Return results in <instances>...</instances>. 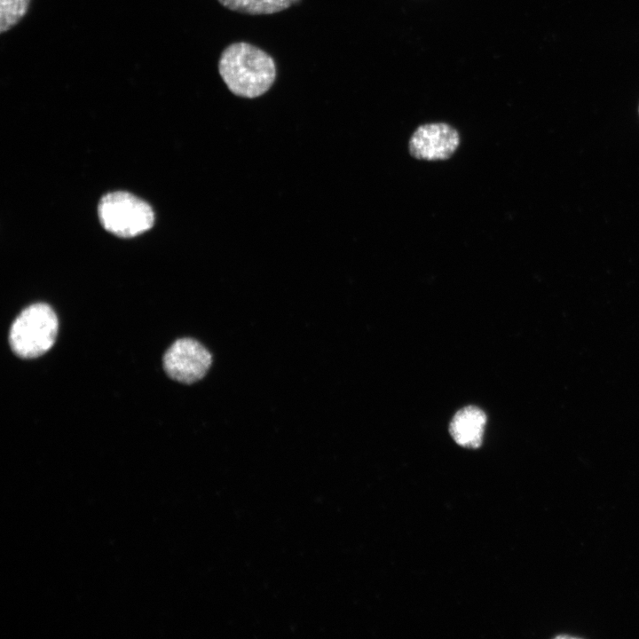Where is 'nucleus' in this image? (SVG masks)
<instances>
[{
    "instance_id": "423d86ee",
    "label": "nucleus",
    "mask_w": 639,
    "mask_h": 639,
    "mask_svg": "<svg viewBox=\"0 0 639 639\" xmlns=\"http://www.w3.org/2000/svg\"><path fill=\"white\" fill-rule=\"evenodd\" d=\"M486 423L485 412L476 406H467L454 415L449 431L454 440L467 448L481 446Z\"/></svg>"
},
{
    "instance_id": "f257e3e1",
    "label": "nucleus",
    "mask_w": 639,
    "mask_h": 639,
    "mask_svg": "<svg viewBox=\"0 0 639 639\" xmlns=\"http://www.w3.org/2000/svg\"><path fill=\"white\" fill-rule=\"evenodd\" d=\"M218 71L231 92L248 99L264 94L276 79L272 57L245 42L233 43L223 51Z\"/></svg>"
},
{
    "instance_id": "0eeeda50",
    "label": "nucleus",
    "mask_w": 639,
    "mask_h": 639,
    "mask_svg": "<svg viewBox=\"0 0 639 639\" xmlns=\"http://www.w3.org/2000/svg\"><path fill=\"white\" fill-rule=\"evenodd\" d=\"M299 0H218L229 10L252 14H272L288 9Z\"/></svg>"
},
{
    "instance_id": "6e6552de",
    "label": "nucleus",
    "mask_w": 639,
    "mask_h": 639,
    "mask_svg": "<svg viewBox=\"0 0 639 639\" xmlns=\"http://www.w3.org/2000/svg\"><path fill=\"white\" fill-rule=\"evenodd\" d=\"M30 0H0V30L5 32L27 13Z\"/></svg>"
},
{
    "instance_id": "7ed1b4c3",
    "label": "nucleus",
    "mask_w": 639,
    "mask_h": 639,
    "mask_svg": "<svg viewBox=\"0 0 639 639\" xmlns=\"http://www.w3.org/2000/svg\"><path fill=\"white\" fill-rule=\"evenodd\" d=\"M99 217L111 233L130 238L149 230L154 221L152 208L137 196L114 192L103 196L99 204Z\"/></svg>"
},
{
    "instance_id": "1a4fd4ad",
    "label": "nucleus",
    "mask_w": 639,
    "mask_h": 639,
    "mask_svg": "<svg viewBox=\"0 0 639 639\" xmlns=\"http://www.w3.org/2000/svg\"><path fill=\"white\" fill-rule=\"evenodd\" d=\"M638 110H639V108H638Z\"/></svg>"
},
{
    "instance_id": "39448f33",
    "label": "nucleus",
    "mask_w": 639,
    "mask_h": 639,
    "mask_svg": "<svg viewBox=\"0 0 639 639\" xmlns=\"http://www.w3.org/2000/svg\"><path fill=\"white\" fill-rule=\"evenodd\" d=\"M460 145L458 131L445 122L419 126L410 138V154L418 160L443 161L449 159Z\"/></svg>"
},
{
    "instance_id": "20e7f679",
    "label": "nucleus",
    "mask_w": 639,
    "mask_h": 639,
    "mask_svg": "<svg viewBox=\"0 0 639 639\" xmlns=\"http://www.w3.org/2000/svg\"><path fill=\"white\" fill-rule=\"evenodd\" d=\"M210 352L198 341L181 338L172 343L163 356V368L173 380L193 383L201 380L211 366Z\"/></svg>"
},
{
    "instance_id": "f03ea898",
    "label": "nucleus",
    "mask_w": 639,
    "mask_h": 639,
    "mask_svg": "<svg viewBox=\"0 0 639 639\" xmlns=\"http://www.w3.org/2000/svg\"><path fill=\"white\" fill-rule=\"evenodd\" d=\"M58 327V318L52 308L43 303L34 304L13 321L9 334L10 346L20 358H37L51 348Z\"/></svg>"
}]
</instances>
